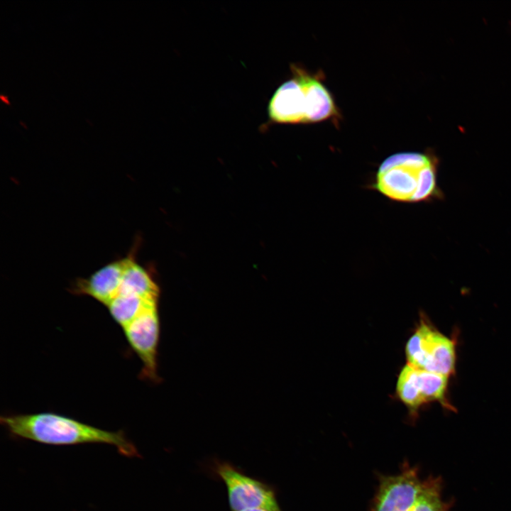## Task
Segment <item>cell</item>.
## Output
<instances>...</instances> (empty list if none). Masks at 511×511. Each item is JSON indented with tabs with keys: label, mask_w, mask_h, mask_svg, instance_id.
<instances>
[{
	"label": "cell",
	"mask_w": 511,
	"mask_h": 511,
	"mask_svg": "<svg viewBox=\"0 0 511 511\" xmlns=\"http://www.w3.org/2000/svg\"><path fill=\"white\" fill-rule=\"evenodd\" d=\"M1 424L13 437L44 444L66 446L104 444L126 457H141L123 431L111 432L53 412L1 416Z\"/></svg>",
	"instance_id": "obj_1"
},
{
	"label": "cell",
	"mask_w": 511,
	"mask_h": 511,
	"mask_svg": "<svg viewBox=\"0 0 511 511\" xmlns=\"http://www.w3.org/2000/svg\"><path fill=\"white\" fill-rule=\"evenodd\" d=\"M437 159L431 153L399 152L384 159L368 189L398 203H419L441 199L437 183Z\"/></svg>",
	"instance_id": "obj_2"
},
{
	"label": "cell",
	"mask_w": 511,
	"mask_h": 511,
	"mask_svg": "<svg viewBox=\"0 0 511 511\" xmlns=\"http://www.w3.org/2000/svg\"><path fill=\"white\" fill-rule=\"evenodd\" d=\"M293 77L282 84L268 104L270 119L279 123H314L336 114L334 99L317 78L296 66Z\"/></svg>",
	"instance_id": "obj_3"
},
{
	"label": "cell",
	"mask_w": 511,
	"mask_h": 511,
	"mask_svg": "<svg viewBox=\"0 0 511 511\" xmlns=\"http://www.w3.org/2000/svg\"><path fill=\"white\" fill-rule=\"evenodd\" d=\"M407 363L449 377L455 369L454 341L422 321L405 346Z\"/></svg>",
	"instance_id": "obj_4"
},
{
	"label": "cell",
	"mask_w": 511,
	"mask_h": 511,
	"mask_svg": "<svg viewBox=\"0 0 511 511\" xmlns=\"http://www.w3.org/2000/svg\"><path fill=\"white\" fill-rule=\"evenodd\" d=\"M214 471L226 486L231 511L280 510L273 488L267 483L246 476L226 461H216Z\"/></svg>",
	"instance_id": "obj_5"
},
{
	"label": "cell",
	"mask_w": 511,
	"mask_h": 511,
	"mask_svg": "<svg viewBox=\"0 0 511 511\" xmlns=\"http://www.w3.org/2000/svg\"><path fill=\"white\" fill-rule=\"evenodd\" d=\"M131 347L143 363L141 378L159 383L157 353L160 336L158 304L148 307L136 319L123 327Z\"/></svg>",
	"instance_id": "obj_6"
},
{
	"label": "cell",
	"mask_w": 511,
	"mask_h": 511,
	"mask_svg": "<svg viewBox=\"0 0 511 511\" xmlns=\"http://www.w3.org/2000/svg\"><path fill=\"white\" fill-rule=\"evenodd\" d=\"M448 378L407 363L398 375L396 393L410 411L416 413L428 402H444Z\"/></svg>",
	"instance_id": "obj_7"
},
{
	"label": "cell",
	"mask_w": 511,
	"mask_h": 511,
	"mask_svg": "<svg viewBox=\"0 0 511 511\" xmlns=\"http://www.w3.org/2000/svg\"><path fill=\"white\" fill-rule=\"evenodd\" d=\"M422 483L417 469L408 465L397 475L382 477L372 511H410L419 497Z\"/></svg>",
	"instance_id": "obj_8"
},
{
	"label": "cell",
	"mask_w": 511,
	"mask_h": 511,
	"mask_svg": "<svg viewBox=\"0 0 511 511\" xmlns=\"http://www.w3.org/2000/svg\"><path fill=\"white\" fill-rule=\"evenodd\" d=\"M130 259L126 256L111 261L86 278H77L70 288L76 295L89 296L107 306L118 295L123 275Z\"/></svg>",
	"instance_id": "obj_9"
},
{
	"label": "cell",
	"mask_w": 511,
	"mask_h": 511,
	"mask_svg": "<svg viewBox=\"0 0 511 511\" xmlns=\"http://www.w3.org/2000/svg\"><path fill=\"white\" fill-rule=\"evenodd\" d=\"M136 250L137 246L135 245L129 251L130 259L125 269L118 295L132 294L148 300H158L159 287L150 273L137 262Z\"/></svg>",
	"instance_id": "obj_10"
},
{
	"label": "cell",
	"mask_w": 511,
	"mask_h": 511,
	"mask_svg": "<svg viewBox=\"0 0 511 511\" xmlns=\"http://www.w3.org/2000/svg\"><path fill=\"white\" fill-rule=\"evenodd\" d=\"M153 304H158V300L132 294H119L106 307L112 318L123 328Z\"/></svg>",
	"instance_id": "obj_11"
},
{
	"label": "cell",
	"mask_w": 511,
	"mask_h": 511,
	"mask_svg": "<svg viewBox=\"0 0 511 511\" xmlns=\"http://www.w3.org/2000/svg\"><path fill=\"white\" fill-rule=\"evenodd\" d=\"M439 478L429 477L423 480L419 497L410 511H449V505L441 499Z\"/></svg>",
	"instance_id": "obj_12"
},
{
	"label": "cell",
	"mask_w": 511,
	"mask_h": 511,
	"mask_svg": "<svg viewBox=\"0 0 511 511\" xmlns=\"http://www.w3.org/2000/svg\"><path fill=\"white\" fill-rule=\"evenodd\" d=\"M241 511H281V510H268V509H264V508H253V509H248V510H241Z\"/></svg>",
	"instance_id": "obj_13"
}]
</instances>
